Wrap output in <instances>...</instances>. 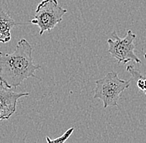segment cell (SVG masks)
<instances>
[{
    "label": "cell",
    "instance_id": "7",
    "mask_svg": "<svg viewBox=\"0 0 146 143\" xmlns=\"http://www.w3.org/2000/svg\"><path fill=\"white\" fill-rule=\"evenodd\" d=\"M73 131H74V128L71 127L68 130H66L64 132V134L62 135L61 136H59L57 138H55V139H50L49 136H46V140L48 143H64L71 136V135L72 134Z\"/></svg>",
    "mask_w": 146,
    "mask_h": 143
},
{
    "label": "cell",
    "instance_id": "2",
    "mask_svg": "<svg viewBox=\"0 0 146 143\" xmlns=\"http://www.w3.org/2000/svg\"><path fill=\"white\" fill-rule=\"evenodd\" d=\"M95 84L94 98L100 99L104 108H107L111 106H118L121 93L130 86L131 80H120L116 72L111 71L103 78L97 80Z\"/></svg>",
    "mask_w": 146,
    "mask_h": 143
},
{
    "label": "cell",
    "instance_id": "3",
    "mask_svg": "<svg viewBox=\"0 0 146 143\" xmlns=\"http://www.w3.org/2000/svg\"><path fill=\"white\" fill-rule=\"evenodd\" d=\"M67 10L62 8L57 0H42L36 7L34 18L31 22L39 27L42 36L46 31H51L62 21Z\"/></svg>",
    "mask_w": 146,
    "mask_h": 143
},
{
    "label": "cell",
    "instance_id": "5",
    "mask_svg": "<svg viewBox=\"0 0 146 143\" xmlns=\"http://www.w3.org/2000/svg\"><path fill=\"white\" fill-rule=\"evenodd\" d=\"M28 95L29 93L15 92L0 82V121L9 119L17 110L18 99Z\"/></svg>",
    "mask_w": 146,
    "mask_h": 143
},
{
    "label": "cell",
    "instance_id": "6",
    "mask_svg": "<svg viewBox=\"0 0 146 143\" xmlns=\"http://www.w3.org/2000/svg\"><path fill=\"white\" fill-rule=\"evenodd\" d=\"M17 23L4 11H0V43H7L11 40V31Z\"/></svg>",
    "mask_w": 146,
    "mask_h": 143
},
{
    "label": "cell",
    "instance_id": "9",
    "mask_svg": "<svg viewBox=\"0 0 146 143\" xmlns=\"http://www.w3.org/2000/svg\"><path fill=\"white\" fill-rule=\"evenodd\" d=\"M145 58L146 59V54H145Z\"/></svg>",
    "mask_w": 146,
    "mask_h": 143
},
{
    "label": "cell",
    "instance_id": "4",
    "mask_svg": "<svg viewBox=\"0 0 146 143\" xmlns=\"http://www.w3.org/2000/svg\"><path fill=\"white\" fill-rule=\"evenodd\" d=\"M112 38L107 40L108 43V52L113 58H115L118 64L133 61L137 64H141V61L139 59L135 53V40L136 35L132 32V31L128 30L127 33L124 38H120L115 32H112Z\"/></svg>",
    "mask_w": 146,
    "mask_h": 143
},
{
    "label": "cell",
    "instance_id": "8",
    "mask_svg": "<svg viewBox=\"0 0 146 143\" xmlns=\"http://www.w3.org/2000/svg\"><path fill=\"white\" fill-rule=\"evenodd\" d=\"M143 92H144V93L145 94V95H146V90H145V91H143Z\"/></svg>",
    "mask_w": 146,
    "mask_h": 143
},
{
    "label": "cell",
    "instance_id": "1",
    "mask_svg": "<svg viewBox=\"0 0 146 143\" xmlns=\"http://www.w3.org/2000/svg\"><path fill=\"white\" fill-rule=\"evenodd\" d=\"M33 47L21 39L12 53L0 52V82L9 88H17L42 67L33 60Z\"/></svg>",
    "mask_w": 146,
    "mask_h": 143
}]
</instances>
